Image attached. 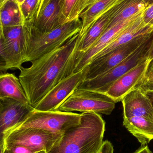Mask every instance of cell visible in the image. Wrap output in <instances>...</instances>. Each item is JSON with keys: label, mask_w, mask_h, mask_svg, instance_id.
<instances>
[{"label": "cell", "mask_w": 153, "mask_h": 153, "mask_svg": "<svg viewBox=\"0 0 153 153\" xmlns=\"http://www.w3.org/2000/svg\"><path fill=\"white\" fill-rule=\"evenodd\" d=\"M76 34L61 47L22 67L19 78L30 104L34 107L62 79L72 74L75 53L80 41Z\"/></svg>", "instance_id": "cell-1"}, {"label": "cell", "mask_w": 153, "mask_h": 153, "mask_svg": "<svg viewBox=\"0 0 153 153\" xmlns=\"http://www.w3.org/2000/svg\"><path fill=\"white\" fill-rule=\"evenodd\" d=\"M78 125L65 132L47 153H96L103 143L106 123L99 114L81 113Z\"/></svg>", "instance_id": "cell-2"}, {"label": "cell", "mask_w": 153, "mask_h": 153, "mask_svg": "<svg viewBox=\"0 0 153 153\" xmlns=\"http://www.w3.org/2000/svg\"><path fill=\"white\" fill-rule=\"evenodd\" d=\"M31 24L1 27L0 70L5 73L8 70L18 69L26 62Z\"/></svg>", "instance_id": "cell-3"}, {"label": "cell", "mask_w": 153, "mask_h": 153, "mask_svg": "<svg viewBox=\"0 0 153 153\" xmlns=\"http://www.w3.org/2000/svg\"><path fill=\"white\" fill-rule=\"evenodd\" d=\"M82 22L80 18L71 21L48 32H41L31 25L27 62H32L59 48L80 33Z\"/></svg>", "instance_id": "cell-4"}, {"label": "cell", "mask_w": 153, "mask_h": 153, "mask_svg": "<svg viewBox=\"0 0 153 153\" xmlns=\"http://www.w3.org/2000/svg\"><path fill=\"white\" fill-rule=\"evenodd\" d=\"M153 40V33L148 39L123 62L95 78L83 81L78 88L105 93L117 79L137 65L149 60V51Z\"/></svg>", "instance_id": "cell-5"}, {"label": "cell", "mask_w": 153, "mask_h": 153, "mask_svg": "<svg viewBox=\"0 0 153 153\" xmlns=\"http://www.w3.org/2000/svg\"><path fill=\"white\" fill-rule=\"evenodd\" d=\"M116 102L106 94L77 88L58 108L65 112H95L110 115Z\"/></svg>", "instance_id": "cell-6"}, {"label": "cell", "mask_w": 153, "mask_h": 153, "mask_svg": "<svg viewBox=\"0 0 153 153\" xmlns=\"http://www.w3.org/2000/svg\"><path fill=\"white\" fill-rule=\"evenodd\" d=\"M81 116V114L73 112L59 110L41 111L34 108L27 118L15 129L33 128L63 135L80 123Z\"/></svg>", "instance_id": "cell-7"}, {"label": "cell", "mask_w": 153, "mask_h": 153, "mask_svg": "<svg viewBox=\"0 0 153 153\" xmlns=\"http://www.w3.org/2000/svg\"><path fill=\"white\" fill-rule=\"evenodd\" d=\"M153 33L138 37L129 43L114 49L106 55L91 62L83 70V81L95 78L123 62L148 39Z\"/></svg>", "instance_id": "cell-8"}, {"label": "cell", "mask_w": 153, "mask_h": 153, "mask_svg": "<svg viewBox=\"0 0 153 153\" xmlns=\"http://www.w3.org/2000/svg\"><path fill=\"white\" fill-rule=\"evenodd\" d=\"M62 135L33 128H16L11 131L4 139V146L22 145L47 153Z\"/></svg>", "instance_id": "cell-9"}, {"label": "cell", "mask_w": 153, "mask_h": 153, "mask_svg": "<svg viewBox=\"0 0 153 153\" xmlns=\"http://www.w3.org/2000/svg\"><path fill=\"white\" fill-rule=\"evenodd\" d=\"M34 108L13 99H0V148L3 149L7 135L20 125Z\"/></svg>", "instance_id": "cell-10"}, {"label": "cell", "mask_w": 153, "mask_h": 153, "mask_svg": "<svg viewBox=\"0 0 153 153\" xmlns=\"http://www.w3.org/2000/svg\"><path fill=\"white\" fill-rule=\"evenodd\" d=\"M83 81V71L65 77L46 94L34 108L41 111L58 110L61 104L79 87Z\"/></svg>", "instance_id": "cell-11"}, {"label": "cell", "mask_w": 153, "mask_h": 153, "mask_svg": "<svg viewBox=\"0 0 153 153\" xmlns=\"http://www.w3.org/2000/svg\"><path fill=\"white\" fill-rule=\"evenodd\" d=\"M149 60L145 61L120 76L111 85L104 94L111 97L116 102L143 82Z\"/></svg>", "instance_id": "cell-12"}, {"label": "cell", "mask_w": 153, "mask_h": 153, "mask_svg": "<svg viewBox=\"0 0 153 153\" xmlns=\"http://www.w3.org/2000/svg\"><path fill=\"white\" fill-rule=\"evenodd\" d=\"M123 118L141 117L153 121V108L149 99L140 87L125 95L121 100Z\"/></svg>", "instance_id": "cell-13"}, {"label": "cell", "mask_w": 153, "mask_h": 153, "mask_svg": "<svg viewBox=\"0 0 153 153\" xmlns=\"http://www.w3.org/2000/svg\"><path fill=\"white\" fill-rule=\"evenodd\" d=\"M64 0H51L38 13L32 26L41 32H48L66 23L63 15Z\"/></svg>", "instance_id": "cell-14"}, {"label": "cell", "mask_w": 153, "mask_h": 153, "mask_svg": "<svg viewBox=\"0 0 153 153\" xmlns=\"http://www.w3.org/2000/svg\"><path fill=\"white\" fill-rule=\"evenodd\" d=\"M112 12V7L99 17L82 36H80L75 55L74 66L76 61L93 45L105 32L109 24Z\"/></svg>", "instance_id": "cell-15"}, {"label": "cell", "mask_w": 153, "mask_h": 153, "mask_svg": "<svg viewBox=\"0 0 153 153\" xmlns=\"http://www.w3.org/2000/svg\"><path fill=\"white\" fill-rule=\"evenodd\" d=\"M142 14L143 13L124 30L107 47L98 54L92 61L106 55L114 49L129 43L138 37L153 32V28L147 26L143 21Z\"/></svg>", "instance_id": "cell-16"}, {"label": "cell", "mask_w": 153, "mask_h": 153, "mask_svg": "<svg viewBox=\"0 0 153 153\" xmlns=\"http://www.w3.org/2000/svg\"><path fill=\"white\" fill-rule=\"evenodd\" d=\"M147 7L142 0H119L112 7L110 21L107 28L140 15Z\"/></svg>", "instance_id": "cell-17"}, {"label": "cell", "mask_w": 153, "mask_h": 153, "mask_svg": "<svg viewBox=\"0 0 153 153\" xmlns=\"http://www.w3.org/2000/svg\"><path fill=\"white\" fill-rule=\"evenodd\" d=\"M119 0H87L85 9L80 18L82 28L79 34L82 36L103 13L112 8Z\"/></svg>", "instance_id": "cell-18"}, {"label": "cell", "mask_w": 153, "mask_h": 153, "mask_svg": "<svg viewBox=\"0 0 153 153\" xmlns=\"http://www.w3.org/2000/svg\"><path fill=\"white\" fill-rule=\"evenodd\" d=\"M13 99L27 106H31L19 78L14 74L5 73L0 76V99Z\"/></svg>", "instance_id": "cell-19"}, {"label": "cell", "mask_w": 153, "mask_h": 153, "mask_svg": "<svg viewBox=\"0 0 153 153\" xmlns=\"http://www.w3.org/2000/svg\"><path fill=\"white\" fill-rule=\"evenodd\" d=\"M123 126L142 145L153 140V121L141 117L123 118Z\"/></svg>", "instance_id": "cell-20"}, {"label": "cell", "mask_w": 153, "mask_h": 153, "mask_svg": "<svg viewBox=\"0 0 153 153\" xmlns=\"http://www.w3.org/2000/svg\"><path fill=\"white\" fill-rule=\"evenodd\" d=\"M0 19L2 27L25 24L20 6L16 0H6L0 4Z\"/></svg>", "instance_id": "cell-21"}, {"label": "cell", "mask_w": 153, "mask_h": 153, "mask_svg": "<svg viewBox=\"0 0 153 153\" xmlns=\"http://www.w3.org/2000/svg\"><path fill=\"white\" fill-rule=\"evenodd\" d=\"M87 0H64L63 15L65 22L79 19L85 8Z\"/></svg>", "instance_id": "cell-22"}, {"label": "cell", "mask_w": 153, "mask_h": 153, "mask_svg": "<svg viewBox=\"0 0 153 153\" xmlns=\"http://www.w3.org/2000/svg\"><path fill=\"white\" fill-rule=\"evenodd\" d=\"M41 0H25L20 5L25 23L31 24L37 18Z\"/></svg>", "instance_id": "cell-23"}, {"label": "cell", "mask_w": 153, "mask_h": 153, "mask_svg": "<svg viewBox=\"0 0 153 153\" xmlns=\"http://www.w3.org/2000/svg\"><path fill=\"white\" fill-rule=\"evenodd\" d=\"M1 153H46L44 151H39L22 145L5 146Z\"/></svg>", "instance_id": "cell-24"}, {"label": "cell", "mask_w": 153, "mask_h": 153, "mask_svg": "<svg viewBox=\"0 0 153 153\" xmlns=\"http://www.w3.org/2000/svg\"><path fill=\"white\" fill-rule=\"evenodd\" d=\"M142 19L145 24L153 28V4L146 8L142 14Z\"/></svg>", "instance_id": "cell-25"}, {"label": "cell", "mask_w": 153, "mask_h": 153, "mask_svg": "<svg viewBox=\"0 0 153 153\" xmlns=\"http://www.w3.org/2000/svg\"><path fill=\"white\" fill-rule=\"evenodd\" d=\"M113 145L108 140L104 141L102 146L96 153H114Z\"/></svg>", "instance_id": "cell-26"}, {"label": "cell", "mask_w": 153, "mask_h": 153, "mask_svg": "<svg viewBox=\"0 0 153 153\" xmlns=\"http://www.w3.org/2000/svg\"><path fill=\"white\" fill-rule=\"evenodd\" d=\"M133 153H152L147 145H142L137 150Z\"/></svg>", "instance_id": "cell-27"}, {"label": "cell", "mask_w": 153, "mask_h": 153, "mask_svg": "<svg viewBox=\"0 0 153 153\" xmlns=\"http://www.w3.org/2000/svg\"><path fill=\"white\" fill-rule=\"evenodd\" d=\"M153 74V59L149 61L148 63V67H147V71H146V77L150 76Z\"/></svg>", "instance_id": "cell-28"}, {"label": "cell", "mask_w": 153, "mask_h": 153, "mask_svg": "<svg viewBox=\"0 0 153 153\" xmlns=\"http://www.w3.org/2000/svg\"><path fill=\"white\" fill-rule=\"evenodd\" d=\"M138 87H140L144 91H153V84H142Z\"/></svg>", "instance_id": "cell-29"}, {"label": "cell", "mask_w": 153, "mask_h": 153, "mask_svg": "<svg viewBox=\"0 0 153 153\" xmlns=\"http://www.w3.org/2000/svg\"><path fill=\"white\" fill-rule=\"evenodd\" d=\"M51 1V0H41L40 5L39 8L37 15Z\"/></svg>", "instance_id": "cell-30"}, {"label": "cell", "mask_w": 153, "mask_h": 153, "mask_svg": "<svg viewBox=\"0 0 153 153\" xmlns=\"http://www.w3.org/2000/svg\"><path fill=\"white\" fill-rule=\"evenodd\" d=\"M143 91L144 92L145 94H146V95L147 96V98L150 100L153 108V91Z\"/></svg>", "instance_id": "cell-31"}, {"label": "cell", "mask_w": 153, "mask_h": 153, "mask_svg": "<svg viewBox=\"0 0 153 153\" xmlns=\"http://www.w3.org/2000/svg\"><path fill=\"white\" fill-rule=\"evenodd\" d=\"M143 83L153 84V74L146 77L143 84Z\"/></svg>", "instance_id": "cell-32"}, {"label": "cell", "mask_w": 153, "mask_h": 153, "mask_svg": "<svg viewBox=\"0 0 153 153\" xmlns=\"http://www.w3.org/2000/svg\"><path fill=\"white\" fill-rule=\"evenodd\" d=\"M153 59V40L152 43V46H151V49L149 51V61Z\"/></svg>", "instance_id": "cell-33"}, {"label": "cell", "mask_w": 153, "mask_h": 153, "mask_svg": "<svg viewBox=\"0 0 153 153\" xmlns=\"http://www.w3.org/2000/svg\"><path fill=\"white\" fill-rule=\"evenodd\" d=\"M142 1L147 4V6L153 4V0H142Z\"/></svg>", "instance_id": "cell-34"}, {"label": "cell", "mask_w": 153, "mask_h": 153, "mask_svg": "<svg viewBox=\"0 0 153 153\" xmlns=\"http://www.w3.org/2000/svg\"><path fill=\"white\" fill-rule=\"evenodd\" d=\"M16 1L18 2V3L19 4V5H20V4H22V3L25 1V0H16Z\"/></svg>", "instance_id": "cell-35"}, {"label": "cell", "mask_w": 153, "mask_h": 153, "mask_svg": "<svg viewBox=\"0 0 153 153\" xmlns=\"http://www.w3.org/2000/svg\"><path fill=\"white\" fill-rule=\"evenodd\" d=\"M6 0H0V4H2Z\"/></svg>", "instance_id": "cell-36"}]
</instances>
